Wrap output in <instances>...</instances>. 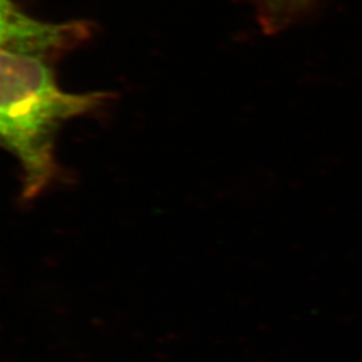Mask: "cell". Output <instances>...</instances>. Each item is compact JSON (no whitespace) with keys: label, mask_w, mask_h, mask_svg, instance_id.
I'll use <instances>...</instances> for the list:
<instances>
[{"label":"cell","mask_w":362,"mask_h":362,"mask_svg":"<svg viewBox=\"0 0 362 362\" xmlns=\"http://www.w3.org/2000/svg\"><path fill=\"white\" fill-rule=\"evenodd\" d=\"M109 97L62 90L43 55L0 52V145L22 167L25 199L37 197L58 173L54 145L59 128Z\"/></svg>","instance_id":"1"},{"label":"cell","mask_w":362,"mask_h":362,"mask_svg":"<svg viewBox=\"0 0 362 362\" xmlns=\"http://www.w3.org/2000/svg\"><path fill=\"white\" fill-rule=\"evenodd\" d=\"M296 3H297L298 6H300V7H303L305 4H308L310 0H294Z\"/></svg>","instance_id":"4"},{"label":"cell","mask_w":362,"mask_h":362,"mask_svg":"<svg viewBox=\"0 0 362 362\" xmlns=\"http://www.w3.org/2000/svg\"><path fill=\"white\" fill-rule=\"evenodd\" d=\"M86 30L81 23H50L22 11L13 0H0V52H45L66 47Z\"/></svg>","instance_id":"2"},{"label":"cell","mask_w":362,"mask_h":362,"mask_svg":"<svg viewBox=\"0 0 362 362\" xmlns=\"http://www.w3.org/2000/svg\"><path fill=\"white\" fill-rule=\"evenodd\" d=\"M262 1L267 7V10L275 15L282 13L285 10L286 4L288 3V0H262Z\"/></svg>","instance_id":"3"}]
</instances>
